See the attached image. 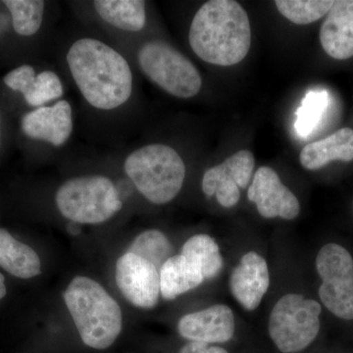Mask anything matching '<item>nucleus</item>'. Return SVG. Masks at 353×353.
<instances>
[{
    "label": "nucleus",
    "instance_id": "1",
    "mask_svg": "<svg viewBox=\"0 0 353 353\" xmlns=\"http://www.w3.org/2000/svg\"><path fill=\"white\" fill-rule=\"evenodd\" d=\"M67 63L77 87L94 108L112 110L131 97V68L108 44L94 39H79L70 48Z\"/></svg>",
    "mask_w": 353,
    "mask_h": 353
},
{
    "label": "nucleus",
    "instance_id": "2",
    "mask_svg": "<svg viewBox=\"0 0 353 353\" xmlns=\"http://www.w3.org/2000/svg\"><path fill=\"white\" fill-rule=\"evenodd\" d=\"M189 41L194 53L208 63L233 66L248 55L252 29L245 9L234 0H211L199 8Z\"/></svg>",
    "mask_w": 353,
    "mask_h": 353
},
{
    "label": "nucleus",
    "instance_id": "3",
    "mask_svg": "<svg viewBox=\"0 0 353 353\" xmlns=\"http://www.w3.org/2000/svg\"><path fill=\"white\" fill-rule=\"evenodd\" d=\"M63 297L85 345L102 350L115 343L122 331V310L101 285L78 276L65 290Z\"/></svg>",
    "mask_w": 353,
    "mask_h": 353
},
{
    "label": "nucleus",
    "instance_id": "4",
    "mask_svg": "<svg viewBox=\"0 0 353 353\" xmlns=\"http://www.w3.org/2000/svg\"><path fill=\"white\" fill-rule=\"evenodd\" d=\"M124 168L139 192L154 204L173 201L185 182V165L168 145H150L134 150Z\"/></svg>",
    "mask_w": 353,
    "mask_h": 353
},
{
    "label": "nucleus",
    "instance_id": "5",
    "mask_svg": "<svg viewBox=\"0 0 353 353\" xmlns=\"http://www.w3.org/2000/svg\"><path fill=\"white\" fill-rule=\"evenodd\" d=\"M55 202L67 219L80 224H101L122 209L112 181L103 176H79L58 189Z\"/></svg>",
    "mask_w": 353,
    "mask_h": 353
},
{
    "label": "nucleus",
    "instance_id": "6",
    "mask_svg": "<svg viewBox=\"0 0 353 353\" xmlns=\"http://www.w3.org/2000/svg\"><path fill=\"white\" fill-rule=\"evenodd\" d=\"M322 307L301 294H287L272 309L268 331L271 340L283 353L303 352L317 338Z\"/></svg>",
    "mask_w": 353,
    "mask_h": 353
},
{
    "label": "nucleus",
    "instance_id": "7",
    "mask_svg": "<svg viewBox=\"0 0 353 353\" xmlns=\"http://www.w3.org/2000/svg\"><path fill=\"white\" fill-rule=\"evenodd\" d=\"M141 71L162 90L179 99L199 94L202 79L199 70L180 51L164 41H148L139 51Z\"/></svg>",
    "mask_w": 353,
    "mask_h": 353
},
{
    "label": "nucleus",
    "instance_id": "8",
    "mask_svg": "<svg viewBox=\"0 0 353 353\" xmlns=\"http://www.w3.org/2000/svg\"><path fill=\"white\" fill-rule=\"evenodd\" d=\"M322 280L319 296L325 307L336 317L353 320V259L336 243L323 246L316 257Z\"/></svg>",
    "mask_w": 353,
    "mask_h": 353
},
{
    "label": "nucleus",
    "instance_id": "9",
    "mask_svg": "<svg viewBox=\"0 0 353 353\" xmlns=\"http://www.w3.org/2000/svg\"><path fill=\"white\" fill-rule=\"evenodd\" d=\"M116 284L125 299L139 308L154 307L160 294L159 270L132 253L123 254L116 263Z\"/></svg>",
    "mask_w": 353,
    "mask_h": 353
},
{
    "label": "nucleus",
    "instance_id": "10",
    "mask_svg": "<svg viewBox=\"0 0 353 353\" xmlns=\"http://www.w3.org/2000/svg\"><path fill=\"white\" fill-rule=\"evenodd\" d=\"M248 197L256 205L259 214L266 219L280 217L294 220L301 212L299 199L270 167H260L256 171L248 189Z\"/></svg>",
    "mask_w": 353,
    "mask_h": 353
},
{
    "label": "nucleus",
    "instance_id": "11",
    "mask_svg": "<svg viewBox=\"0 0 353 353\" xmlns=\"http://www.w3.org/2000/svg\"><path fill=\"white\" fill-rule=\"evenodd\" d=\"M236 331L233 310L225 304H214L183 315L178 322L181 336L197 343H223L231 341Z\"/></svg>",
    "mask_w": 353,
    "mask_h": 353
},
{
    "label": "nucleus",
    "instance_id": "12",
    "mask_svg": "<svg viewBox=\"0 0 353 353\" xmlns=\"http://www.w3.org/2000/svg\"><path fill=\"white\" fill-rule=\"evenodd\" d=\"M269 285L270 275L266 260L256 252L243 254L230 277V290L234 299L246 310H255L268 292Z\"/></svg>",
    "mask_w": 353,
    "mask_h": 353
},
{
    "label": "nucleus",
    "instance_id": "13",
    "mask_svg": "<svg viewBox=\"0 0 353 353\" xmlns=\"http://www.w3.org/2000/svg\"><path fill=\"white\" fill-rule=\"evenodd\" d=\"M21 127L29 138L62 145L73 131L71 105L67 101H59L52 106H41L26 114Z\"/></svg>",
    "mask_w": 353,
    "mask_h": 353
},
{
    "label": "nucleus",
    "instance_id": "14",
    "mask_svg": "<svg viewBox=\"0 0 353 353\" xmlns=\"http://www.w3.org/2000/svg\"><path fill=\"white\" fill-rule=\"evenodd\" d=\"M320 43L334 59L353 57V0L334 1L320 29Z\"/></svg>",
    "mask_w": 353,
    "mask_h": 353
},
{
    "label": "nucleus",
    "instance_id": "15",
    "mask_svg": "<svg viewBox=\"0 0 353 353\" xmlns=\"http://www.w3.org/2000/svg\"><path fill=\"white\" fill-rule=\"evenodd\" d=\"M4 83L11 90L24 95L31 106H43L48 102L60 99L63 95V85L59 77L51 71H44L36 76L30 65H23L9 72L4 77Z\"/></svg>",
    "mask_w": 353,
    "mask_h": 353
},
{
    "label": "nucleus",
    "instance_id": "16",
    "mask_svg": "<svg viewBox=\"0 0 353 353\" xmlns=\"http://www.w3.org/2000/svg\"><path fill=\"white\" fill-rule=\"evenodd\" d=\"M353 160V130L343 128L328 138L304 146L299 161L306 170H319L333 161Z\"/></svg>",
    "mask_w": 353,
    "mask_h": 353
},
{
    "label": "nucleus",
    "instance_id": "17",
    "mask_svg": "<svg viewBox=\"0 0 353 353\" xmlns=\"http://www.w3.org/2000/svg\"><path fill=\"white\" fill-rule=\"evenodd\" d=\"M160 294L167 301L196 289L204 281L203 276L194 265L182 254L170 256L159 270Z\"/></svg>",
    "mask_w": 353,
    "mask_h": 353
},
{
    "label": "nucleus",
    "instance_id": "18",
    "mask_svg": "<svg viewBox=\"0 0 353 353\" xmlns=\"http://www.w3.org/2000/svg\"><path fill=\"white\" fill-rule=\"evenodd\" d=\"M41 259L31 246L14 239L0 229V267L11 275L31 279L41 274Z\"/></svg>",
    "mask_w": 353,
    "mask_h": 353
},
{
    "label": "nucleus",
    "instance_id": "19",
    "mask_svg": "<svg viewBox=\"0 0 353 353\" xmlns=\"http://www.w3.org/2000/svg\"><path fill=\"white\" fill-rule=\"evenodd\" d=\"M255 159L250 150H241L225 160L222 164L208 169L202 178V190L212 196V190L221 181H231L240 189H245L252 181Z\"/></svg>",
    "mask_w": 353,
    "mask_h": 353
},
{
    "label": "nucleus",
    "instance_id": "20",
    "mask_svg": "<svg viewBox=\"0 0 353 353\" xmlns=\"http://www.w3.org/2000/svg\"><path fill=\"white\" fill-rule=\"evenodd\" d=\"M97 14L108 24L127 32H139L145 27V2L143 0H97Z\"/></svg>",
    "mask_w": 353,
    "mask_h": 353
},
{
    "label": "nucleus",
    "instance_id": "21",
    "mask_svg": "<svg viewBox=\"0 0 353 353\" xmlns=\"http://www.w3.org/2000/svg\"><path fill=\"white\" fill-rule=\"evenodd\" d=\"M181 254L194 265L204 280H212L223 268V257L217 241L206 234L192 236L183 243Z\"/></svg>",
    "mask_w": 353,
    "mask_h": 353
},
{
    "label": "nucleus",
    "instance_id": "22",
    "mask_svg": "<svg viewBox=\"0 0 353 353\" xmlns=\"http://www.w3.org/2000/svg\"><path fill=\"white\" fill-rule=\"evenodd\" d=\"M171 250L170 241L162 232L148 230L134 239L127 252L141 257L160 270L162 265L170 256Z\"/></svg>",
    "mask_w": 353,
    "mask_h": 353
},
{
    "label": "nucleus",
    "instance_id": "23",
    "mask_svg": "<svg viewBox=\"0 0 353 353\" xmlns=\"http://www.w3.org/2000/svg\"><path fill=\"white\" fill-rule=\"evenodd\" d=\"M279 12L296 25L316 22L328 14L333 6L331 0H276Z\"/></svg>",
    "mask_w": 353,
    "mask_h": 353
},
{
    "label": "nucleus",
    "instance_id": "24",
    "mask_svg": "<svg viewBox=\"0 0 353 353\" xmlns=\"http://www.w3.org/2000/svg\"><path fill=\"white\" fill-rule=\"evenodd\" d=\"M12 16L13 28L21 36H32L43 23L44 1L41 0H6Z\"/></svg>",
    "mask_w": 353,
    "mask_h": 353
},
{
    "label": "nucleus",
    "instance_id": "25",
    "mask_svg": "<svg viewBox=\"0 0 353 353\" xmlns=\"http://www.w3.org/2000/svg\"><path fill=\"white\" fill-rule=\"evenodd\" d=\"M330 104L326 90H311L305 95L301 108L297 110L296 130L297 134L305 138L321 122Z\"/></svg>",
    "mask_w": 353,
    "mask_h": 353
},
{
    "label": "nucleus",
    "instance_id": "26",
    "mask_svg": "<svg viewBox=\"0 0 353 353\" xmlns=\"http://www.w3.org/2000/svg\"><path fill=\"white\" fill-rule=\"evenodd\" d=\"M179 353H229L225 348L210 345L209 343L190 341L181 348Z\"/></svg>",
    "mask_w": 353,
    "mask_h": 353
},
{
    "label": "nucleus",
    "instance_id": "27",
    "mask_svg": "<svg viewBox=\"0 0 353 353\" xmlns=\"http://www.w3.org/2000/svg\"><path fill=\"white\" fill-rule=\"evenodd\" d=\"M6 296V279H4V276L0 273V299H3L4 296Z\"/></svg>",
    "mask_w": 353,
    "mask_h": 353
}]
</instances>
